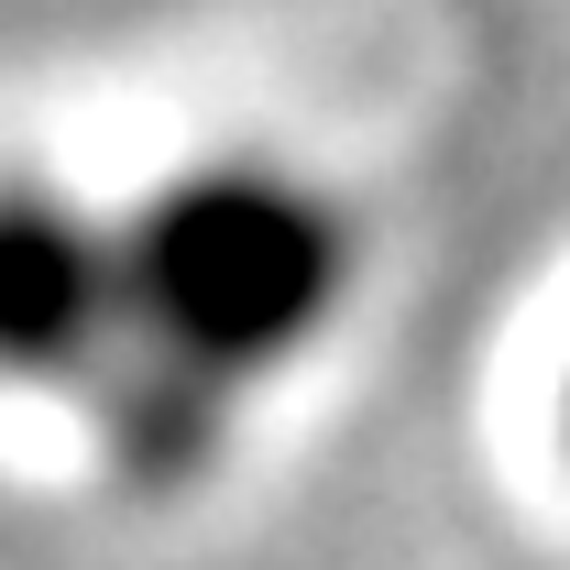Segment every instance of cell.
<instances>
[{
	"label": "cell",
	"instance_id": "obj_1",
	"mask_svg": "<svg viewBox=\"0 0 570 570\" xmlns=\"http://www.w3.org/2000/svg\"><path fill=\"white\" fill-rule=\"evenodd\" d=\"M352 264H362L352 209L330 187H307L296 165H264V154L187 165L121 219L132 352L187 362L219 395H253L341 318Z\"/></svg>",
	"mask_w": 570,
	"mask_h": 570
},
{
	"label": "cell",
	"instance_id": "obj_2",
	"mask_svg": "<svg viewBox=\"0 0 570 570\" xmlns=\"http://www.w3.org/2000/svg\"><path fill=\"white\" fill-rule=\"evenodd\" d=\"M132 352L121 219L56 176H0V384H99Z\"/></svg>",
	"mask_w": 570,
	"mask_h": 570
},
{
	"label": "cell",
	"instance_id": "obj_3",
	"mask_svg": "<svg viewBox=\"0 0 570 570\" xmlns=\"http://www.w3.org/2000/svg\"><path fill=\"white\" fill-rule=\"evenodd\" d=\"M88 406H99V450H110V472L142 483V494L198 483L219 450H230V417H242V395H219L209 373L154 362V352H121L99 384H88Z\"/></svg>",
	"mask_w": 570,
	"mask_h": 570
}]
</instances>
